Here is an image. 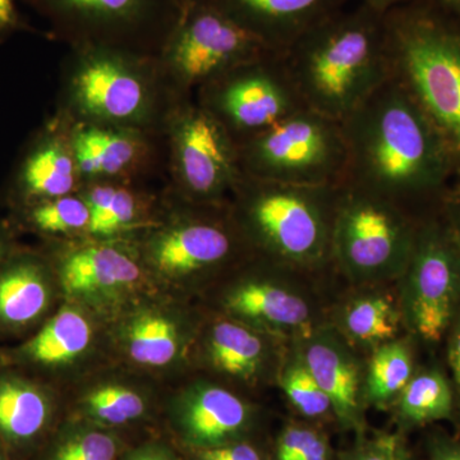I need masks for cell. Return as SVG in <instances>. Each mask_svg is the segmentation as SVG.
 <instances>
[{"label": "cell", "mask_w": 460, "mask_h": 460, "mask_svg": "<svg viewBox=\"0 0 460 460\" xmlns=\"http://www.w3.org/2000/svg\"><path fill=\"white\" fill-rule=\"evenodd\" d=\"M74 154L63 142L44 138L32 148L21 168L18 192L26 206L69 195L75 189Z\"/></svg>", "instance_id": "cell-26"}, {"label": "cell", "mask_w": 460, "mask_h": 460, "mask_svg": "<svg viewBox=\"0 0 460 460\" xmlns=\"http://www.w3.org/2000/svg\"><path fill=\"white\" fill-rule=\"evenodd\" d=\"M58 401L41 381L0 366V441L13 460H31L57 428Z\"/></svg>", "instance_id": "cell-21"}, {"label": "cell", "mask_w": 460, "mask_h": 460, "mask_svg": "<svg viewBox=\"0 0 460 460\" xmlns=\"http://www.w3.org/2000/svg\"><path fill=\"white\" fill-rule=\"evenodd\" d=\"M392 77L440 133L460 178V20L435 0L385 14Z\"/></svg>", "instance_id": "cell-4"}, {"label": "cell", "mask_w": 460, "mask_h": 460, "mask_svg": "<svg viewBox=\"0 0 460 460\" xmlns=\"http://www.w3.org/2000/svg\"><path fill=\"white\" fill-rule=\"evenodd\" d=\"M308 368L332 402L344 431L366 434V358L328 319L296 339Z\"/></svg>", "instance_id": "cell-15"}, {"label": "cell", "mask_w": 460, "mask_h": 460, "mask_svg": "<svg viewBox=\"0 0 460 460\" xmlns=\"http://www.w3.org/2000/svg\"><path fill=\"white\" fill-rule=\"evenodd\" d=\"M277 383L288 402L304 419H334L332 402L308 368L296 339L287 341Z\"/></svg>", "instance_id": "cell-31"}, {"label": "cell", "mask_w": 460, "mask_h": 460, "mask_svg": "<svg viewBox=\"0 0 460 460\" xmlns=\"http://www.w3.org/2000/svg\"><path fill=\"white\" fill-rule=\"evenodd\" d=\"M181 8V14L183 12L189 11V9L196 7V5L205 4V3L210 2V0H178Z\"/></svg>", "instance_id": "cell-45"}, {"label": "cell", "mask_w": 460, "mask_h": 460, "mask_svg": "<svg viewBox=\"0 0 460 460\" xmlns=\"http://www.w3.org/2000/svg\"><path fill=\"white\" fill-rule=\"evenodd\" d=\"M319 277L251 255L224 284L220 314L284 341L302 338L328 319L329 307L316 288Z\"/></svg>", "instance_id": "cell-7"}, {"label": "cell", "mask_w": 460, "mask_h": 460, "mask_svg": "<svg viewBox=\"0 0 460 460\" xmlns=\"http://www.w3.org/2000/svg\"><path fill=\"white\" fill-rule=\"evenodd\" d=\"M395 288L407 334L417 343H443L460 310V246L440 214L419 220Z\"/></svg>", "instance_id": "cell-8"}, {"label": "cell", "mask_w": 460, "mask_h": 460, "mask_svg": "<svg viewBox=\"0 0 460 460\" xmlns=\"http://www.w3.org/2000/svg\"><path fill=\"white\" fill-rule=\"evenodd\" d=\"M328 436L314 425L290 423L275 441L271 460H332Z\"/></svg>", "instance_id": "cell-34"}, {"label": "cell", "mask_w": 460, "mask_h": 460, "mask_svg": "<svg viewBox=\"0 0 460 460\" xmlns=\"http://www.w3.org/2000/svg\"><path fill=\"white\" fill-rule=\"evenodd\" d=\"M90 208L87 232L93 237L107 239L135 226L138 204L129 190L114 186H96L86 198Z\"/></svg>", "instance_id": "cell-32"}, {"label": "cell", "mask_w": 460, "mask_h": 460, "mask_svg": "<svg viewBox=\"0 0 460 460\" xmlns=\"http://www.w3.org/2000/svg\"><path fill=\"white\" fill-rule=\"evenodd\" d=\"M72 154L77 171L84 175L114 177L136 162L140 145L128 133L90 126L75 132Z\"/></svg>", "instance_id": "cell-29"}, {"label": "cell", "mask_w": 460, "mask_h": 460, "mask_svg": "<svg viewBox=\"0 0 460 460\" xmlns=\"http://www.w3.org/2000/svg\"><path fill=\"white\" fill-rule=\"evenodd\" d=\"M20 26V16L14 0H0V38L16 31Z\"/></svg>", "instance_id": "cell-41"}, {"label": "cell", "mask_w": 460, "mask_h": 460, "mask_svg": "<svg viewBox=\"0 0 460 460\" xmlns=\"http://www.w3.org/2000/svg\"><path fill=\"white\" fill-rule=\"evenodd\" d=\"M339 190L243 174L226 208L252 255L321 277L332 270Z\"/></svg>", "instance_id": "cell-3"}, {"label": "cell", "mask_w": 460, "mask_h": 460, "mask_svg": "<svg viewBox=\"0 0 460 460\" xmlns=\"http://www.w3.org/2000/svg\"><path fill=\"white\" fill-rule=\"evenodd\" d=\"M12 252H13V248H12L8 233L0 229V265L8 259Z\"/></svg>", "instance_id": "cell-43"}, {"label": "cell", "mask_w": 460, "mask_h": 460, "mask_svg": "<svg viewBox=\"0 0 460 460\" xmlns=\"http://www.w3.org/2000/svg\"><path fill=\"white\" fill-rule=\"evenodd\" d=\"M328 321L361 353L407 334L395 283L353 287L330 305Z\"/></svg>", "instance_id": "cell-24"}, {"label": "cell", "mask_w": 460, "mask_h": 460, "mask_svg": "<svg viewBox=\"0 0 460 460\" xmlns=\"http://www.w3.org/2000/svg\"><path fill=\"white\" fill-rule=\"evenodd\" d=\"M392 408L402 434L438 420H456V395L449 375L436 365L417 367Z\"/></svg>", "instance_id": "cell-25"}, {"label": "cell", "mask_w": 460, "mask_h": 460, "mask_svg": "<svg viewBox=\"0 0 460 460\" xmlns=\"http://www.w3.org/2000/svg\"><path fill=\"white\" fill-rule=\"evenodd\" d=\"M80 47L164 49L181 17L178 0H27Z\"/></svg>", "instance_id": "cell-9"}, {"label": "cell", "mask_w": 460, "mask_h": 460, "mask_svg": "<svg viewBox=\"0 0 460 460\" xmlns=\"http://www.w3.org/2000/svg\"><path fill=\"white\" fill-rule=\"evenodd\" d=\"M443 343L447 375L456 395V420L460 423V310L447 330Z\"/></svg>", "instance_id": "cell-36"}, {"label": "cell", "mask_w": 460, "mask_h": 460, "mask_svg": "<svg viewBox=\"0 0 460 460\" xmlns=\"http://www.w3.org/2000/svg\"><path fill=\"white\" fill-rule=\"evenodd\" d=\"M438 214L460 246V178L447 190Z\"/></svg>", "instance_id": "cell-39"}, {"label": "cell", "mask_w": 460, "mask_h": 460, "mask_svg": "<svg viewBox=\"0 0 460 460\" xmlns=\"http://www.w3.org/2000/svg\"><path fill=\"white\" fill-rule=\"evenodd\" d=\"M257 420L255 405L210 381L190 384L171 407L172 428L192 452L248 440Z\"/></svg>", "instance_id": "cell-17"}, {"label": "cell", "mask_w": 460, "mask_h": 460, "mask_svg": "<svg viewBox=\"0 0 460 460\" xmlns=\"http://www.w3.org/2000/svg\"><path fill=\"white\" fill-rule=\"evenodd\" d=\"M417 341L410 334L378 345L366 358L365 398L368 407H393L416 372Z\"/></svg>", "instance_id": "cell-27"}, {"label": "cell", "mask_w": 460, "mask_h": 460, "mask_svg": "<svg viewBox=\"0 0 460 460\" xmlns=\"http://www.w3.org/2000/svg\"><path fill=\"white\" fill-rule=\"evenodd\" d=\"M343 184L366 190L416 219L438 213L456 168L440 133L395 78L343 122Z\"/></svg>", "instance_id": "cell-1"}, {"label": "cell", "mask_w": 460, "mask_h": 460, "mask_svg": "<svg viewBox=\"0 0 460 460\" xmlns=\"http://www.w3.org/2000/svg\"><path fill=\"white\" fill-rule=\"evenodd\" d=\"M199 104L222 124L235 144L305 108L281 53L235 66L206 84L199 89Z\"/></svg>", "instance_id": "cell-10"}, {"label": "cell", "mask_w": 460, "mask_h": 460, "mask_svg": "<svg viewBox=\"0 0 460 460\" xmlns=\"http://www.w3.org/2000/svg\"><path fill=\"white\" fill-rule=\"evenodd\" d=\"M59 293L53 266L40 256L13 251L0 265V338L40 328Z\"/></svg>", "instance_id": "cell-22"}, {"label": "cell", "mask_w": 460, "mask_h": 460, "mask_svg": "<svg viewBox=\"0 0 460 460\" xmlns=\"http://www.w3.org/2000/svg\"><path fill=\"white\" fill-rule=\"evenodd\" d=\"M164 51L181 83L199 90L235 66L277 53L211 3L183 12Z\"/></svg>", "instance_id": "cell-12"}, {"label": "cell", "mask_w": 460, "mask_h": 460, "mask_svg": "<svg viewBox=\"0 0 460 460\" xmlns=\"http://www.w3.org/2000/svg\"><path fill=\"white\" fill-rule=\"evenodd\" d=\"M0 366H2V358H0Z\"/></svg>", "instance_id": "cell-47"}, {"label": "cell", "mask_w": 460, "mask_h": 460, "mask_svg": "<svg viewBox=\"0 0 460 460\" xmlns=\"http://www.w3.org/2000/svg\"><path fill=\"white\" fill-rule=\"evenodd\" d=\"M174 160L181 189L199 206L226 208L243 175L237 144L199 102L175 124Z\"/></svg>", "instance_id": "cell-13"}, {"label": "cell", "mask_w": 460, "mask_h": 460, "mask_svg": "<svg viewBox=\"0 0 460 460\" xmlns=\"http://www.w3.org/2000/svg\"><path fill=\"white\" fill-rule=\"evenodd\" d=\"M199 338L202 362L214 374L246 386L277 380L287 341L223 314Z\"/></svg>", "instance_id": "cell-20"}, {"label": "cell", "mask_w": 460, "mask_h": 460, "mask_svg": "<svg viewBox=\"0 0 460 460\" xmlns=\"http://www.w3.org/2000/svg\"><path fill=\"white\" fill-rule=\"evenodd\" d=\"M428 460H460V438L435 434L429 438Z\"/></svg>", "instance_id": "cell-40"}, {"label": "cell", "mask_w": 460, "mask_h": 460, "mask_svg": "<svg viewBox=\"0 0 460 460\" xmlns=\"http://www.w3.org/2000/svg\"><path fill=\"white\" fill-rule=\"evenodd\" d=\"M435 2L460 20V0H435Z\"/></svg>", "instance_id": "cell-44"}, {"label": "cell", "mask_w": 460, "mask_h": 460, "mask_svg": "<svg viewBox=\"0 0 460 460\" xmlns=\"http://www.w3.org/2000/svg\"><path fill=\"white\" fill-rule=\"evenodd\" d=\"M349 0H210L226 16L259 38L272 51L283 53L302 35L319 25Z\"/></svg>", "instance_id": "cell-23"}, {"label": "cell", "mask_w": 460, "mask_h": 460, "mask_svg": "<svg viewBox=\"0 0 460 460\" xmlns=\"http://www.w3.org/2000/svg\"><path fill=\"white\" fill-rule=\"evenodd\" d=\"M252 255L226 208H204L160 230L147 242L145 262L169 283L195 284L233 270Z\"/></svg>", "instance_id": "cell-11"}, {"label": "cell", "mask_w": 460, "mask_h": 460, "mask_svg": "<svg viewBox=\"0 0 460 460\" xmlns=\"http://www.w3.org/2000/svg\"><path fill=\"white\" fill-rule=\"evenodd\" d=\"M366 5H368L374 11L381 14H386L393 9L408 4V3L416 2V0H361Z\"/></svg>", "instance_id": "cell-42"}, {"label": "cell", "mask_w": 460, "mask_h": 460, "mask_svg": "<svg viewBox=\"0 0 460 460\" xmlns=\"http://www.w3.org/2000/svg\"><path fill=\"white\" fill-rule=\"evenodd\" d=\"M122 441L114 429L74 419L57 425L31 460H119Z\"/></svg>", "instance_id": "cell-30"}, {"label": "cell", "mask_w": 460, "mask_h": 460, "mask_svg": "<svg viewBox=\"0 0 460 460\" xmlns=\"http://www.w3.org/2000/svg\"><path fill=\"white\" fill-rule=\"evenodd\" d=\"M53 269L65 301L84 305L99 317L132 304L145 278L137 260L111 243L75 248L60 256Z\"/></svg>", "instance_id": "cell-14"}, {"label": "cell", "mask_w": 460, "mask_h": 460, "mask_svg": "<svg viewBox=\"0 0 460 460\" xmlns=\"http://www.w3.org/2000/svg\"><path fill=\"white\" fill-rule=\"evenodd\" d=\"M118 314L114 335L118 348L129 362L145 370L175 367L199 338L195 320L172 305L133 301Z\"/></svg>", "instance_id": "cell-18"}, {"label": "cell", "mask_w": 460, "mask_h": 460, "mask_svg": "<svg viewBox=\"0 0 460 460\" xmlns=\"http://www.w3.org/2000/svg\"><path fill=\"white\" fill-rule=\"evenodd\" d=\"M0 460H13L2 441H0Z\"/></svg>", "instance_id": "cell-46"}, {"label": "cell", "mask_w": 460, "mask_h": 460, "mask_svg": "<svg viewBox=\"0 0 460 460\" xmlns=\"http://www.w3.org/2000/svg\"><path fill=\"white\" fill-rule=\"evenodd\" d=\"M237 147L241 171L248 177L298 186L343 184V126L311 109H299Z\"/></svg>", "instance_id": "cell-6"}, {"label": "cell", "mask_w": 460, "mask_h": 460, "mask_svg": "<svg viewBox=\"0 0 460 460\" xmlns=\"http://www.w3.org/2000/svg\"><path fill=\"white\" fill-rule=\"evenodd\" d=\"M150 399L140 387L120 380L93 384L78 396L75 419L115 429L146 419Z\"/></svg>", "instance_id": "cell-28"}, {"label": "cell", "mask_w": 460, "mask_h": 460, "mask_svg": "<svg viewBox=\"0 0 460 460\" xmlns=\"http://www.w3.org/2000/svg\"><path fill=\"white\" fill-rule=\"evenodd\" d=\"M419 219L386 199L341 184L332 270L352 287L394 284L410 260Z\"/></svg>", "instance_id": "cell-5"}, {"label": "cell", "mask_w": 460, "mask_h": 460, "mask_svg": "<svg viewBox=\"0 0 460 460\" xmlns=\"http://www.w3.org/2000/svg\"><path fill=\"white\" fill-rule=\"evenodd\" d=\"M119 460H181L164 441L151 440L122 453Z\"/></svg>", "instance_id": "cell-38"}, {"label": "cell", "mask_w": 460, "mask_h": 460, "mask_svg": "<svg viewBox=\"0 0 460 460\" xmlns=\"http://www.w3.org/2000/svg\"><path fill=\"white\" fill-rule=\"evenodd\" d=\"M81 63L74 78L75 104L90 117L111 123L142 119L150 104V91L136 72L127 51L80 47Z\"/></svg>", "instance_id": "cell-16"}, {"label": "cell", "mask_w": 460, "mask_h": 460, "mask_svg": "<svg viewBox=\"0 0 460 460\" xmlns=\"http://www.w3.org/2000/svg\"><path fill=\"white\" fill-rule=\"evenodd\" d=\"M332 460H414L402 432L362 435L348 449L334 453Z\"/></svg>", "instance_id": "cell-35"}, {"label": "cell", "mask_w": 460, "mask_h": 460, "mask_svg": "<svg viewBox=\"0 0 460 460\" xmlns=\"http://www.w3.org/2000/svg\"><path fill=\"white\" fill-rule=\"evenodd\" d=\"M25 220L36 232L71 234L89 228L90 208L86 199L66 195L26 206Z\"/></svg>", "instance_id": "cell-33"}, {"label": "cell", "mask_w": 460, "mask_h": 460, "mask_svg": "<svg viewBox=\"0 0 460 460\" xmlns=\"http://www.w3.org/2000/svg\"><path fill=\"white\" fill-rule=\"evenodd\" d=\"M98 314L65 301L22 344L0 354L3 366L36 374H60L83 365L98 343Z\"/></svg>", "instance_id": "cell-19"}, {"label": "cell", "mask_w": 460, "mask_h": 460, "mask_svg": "<svg viewBox=\"0 0 460 460\" xmlns=\"http://www.w3.org/2000/svg\"><path fill=\"white\" fill-rule=\"evenodd\" d=\"M193 460H266L261 450L248 440L222 445L211 449L195 450Z\"/></svg>", "instance_id": "cell-37"}, {"label": "cell", "mask_w": 460, "mask_h": 460, "mask_svg": "<svg viewBox=\"0 0 460 460\" xmlns=\"http://www.w3.org/2000/svg\"><path fill=\"white\" fill-rule=\"evenodd\" d=\"M281 58L304 107L343 122L392 77L385 14L347 4Z\"/></svg>", "instance_id": "cell-2"}]
</instances>
